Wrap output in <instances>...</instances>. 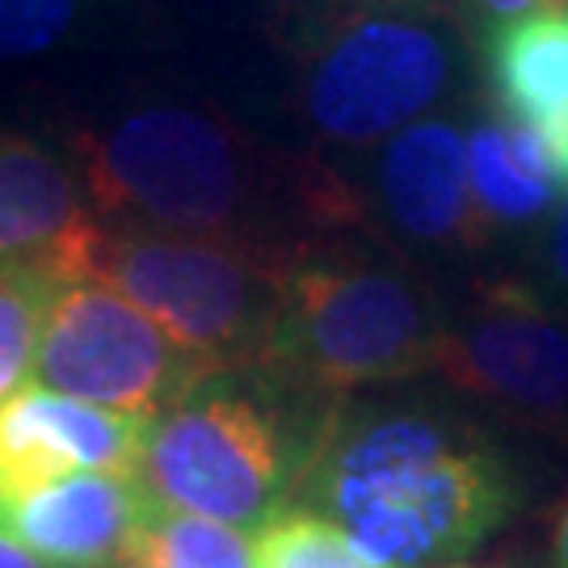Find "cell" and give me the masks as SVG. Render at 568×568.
Instances as JSON below:
<instances>
[{
  "label": "cell",
  "instance_id": "cell-21",
  "mask_svg": "<svg viewBox=\"0 0 568 568\" xmlns=\"http://www.w3.org/2000/svg\"><path fill=\"white\" fill-rule=\"evenodd\" d=\"M548 568H568V493L560 497V506H556V518H551Z\"/></svg>",
  "mask_w": 568,
  "mask_h": 568
},
{
  "label": "cell",
  "instance_id": "cell-5",
  "mask_svg": "<svg viewBox=\"0 0 568 568\" xmlns=\"http://www.w3.org/2000/svg\"><path fill=\"white\" fill-rule=\"evenodd\" d=\"M295 257L244 244L93 227L77 278L110 286L215 375L257 363Z\"/></svg>",
  "mask_w": 568,
  "mask_h": 568
},
{
  "label": "cell",
  "instance_id": "cell-11",
  "mask_svg": "<svg viewBox=\"0 0 568 568\" xmlns=\"http://www.w3.org/2000/svg\"><path fill=\"white\" fill-rule=\"evenodd\" d=\"M152 509L135 476L81 471L0 501V530L47 568H119Z\"/></svg>",
  "mask_w": 568,
  "mask_h": 568
},
{
  "label": "cell",
  "instance_id": "cell-19",
  "mask_svg": "<svg viewBox=\"0 0 568 568\" xmlns=\"http://www.w3.org/2000/svg\"><path fill=\"white\" fill-rule=\"evenodd\" d=\"M530 286H535L551 307L568 312V203H556L548 227H544Z\"/></svg>",
  "mask_w": 568,
  "mask_h": 568
},
{
  "label": "cell",
  "instance_id": "cell-12",
  "mask_svg": "<svg viewBox=\"0 0 568 568\" xmlns=\"http://www.w3.org/2000/svg\"><path fill=\"white\" fill-rule=\"evenodd\" d=\"M93 227L81 173L47 143L0 131V265L68 283Z\"/></svg>",
  "mask_w": 568,
  "mask_h": 568
},
{
  "label": "cell",
  "instance_id": "cell-18",
  "mask_svg": "<svg viewBox=\"0 0 568 568\" xmlns=\"http://www.w3.org/2000/svg\"><path fill=\"white\" fill-rule=\"evenodd\" d=\"M89 0H0V63L30 60L72 34Z\"/></svg>",
  "mask_w": 568,
  "mask_h": 568
},
{
  "label": "cell",
  "instance_id": "cell-10",
  "mask_svg": "<svg viewBox=\"0 0 568 568\" xmlns=\"http://www.w3.org/2000/svg\"><path fill=\"white\" fill-rule=\"evenodd\" d=\"M375 199L387 227L417 248H485L467 185V131L455 114H426L379 143Z\"/></svg>",
  "mask_w": 568,
  "mask_h": 568
},
{
  "label": "cell",
  "instance_id": "cell-2",
  "mask_svg": "<svg viewBox=\"0 0 568 568\" xmlns=\"http://www.w3.org/2000/svg\"><path fill=\"white\" fill-rule=\"evenodd\" d=\"M291 497L337 523L375 568H438L506 527L518 476L488 429L447 405L337 400Z\"/></svg>",
  "mask_w": 568,
  "mask_h": 568
},
{
  "label": "cell",
  "instance_id": "cell-20",
  "mask_svg": "<svg viewBox=\"0 0 568 568\" xmlns=\"http://www.w3.org/2000/svg\"><path fill=\"white\" fill-rule=\"evenodd\" d=\"M459 4H464V13L480 30H497V26L527 18V13H539V9H556L560 0H459Z\"/></svg>",
  "mask_w": 568,
  "mask_h": 568
},
{
  "label": "cell",
  "instance_id": "cell-7",
  "mask_svg": "<svg viewBox=\"0 0 568 568\" xmlns=\"http://www.w3.org/2000/svg\"><path fill=\"white\" fill-rule=\"evenodd\" d=\"M34 375L60 396L143 422L185 405L215 379L203 358L185 354L140 307L89 278L55 286L42 321Z\"/></svg>",
  "mask_w": 568,
  "mask_h": 568
},
{
  "label": "cell",
  "instance_id": "cell-23",
  "mask_svg": "<svg viewBox=\"0 0 568 568\" xmlns=\"http://www.w3.org/2000/svg\"><path fill=\"white\" fill-rule=\"evenodd\" d=\"M328 4H375V0H328Z\"/></svg>",
  "mask_w": 568,
  "mask_h": 568
},
{
  "label": "cell",
  "instance_id": "cell-16",
  "mask_svg": "<svg viewBox=\"0 0 568 568\" xmlns=\"http://www.w3.org/2000/svg\"><path fill=\"white\" fill-rule=\"evenodd\" d=\"M55 286L60 283L39 270L0 265V405L26 387V375L34 371L42 321Z\"/></svg>",
  "mask_w": 568,
  "mask_h": 568
},
{
  "label": "cell",
  "instance_id": "cell-6",
  "mask_svg": "<svg viewBox=\"0 0 568 568\" xmlns=\"http://www.w3.org/2000/svg\"><path fill=\"white\" fill-rule=\"evenodd\" d=\"M300 464H291L274 413L236 392H194L161 413L135 467L156 509L194 514L236 530H262L286 509Z\"/></svg>",
  "mask_w": 568,
  "mask_h": 568
},
{
  "label": "cell",
  "instance_id": "cell-13",
  "mask_svg": "<svg viewBox=\"0 0 568 568\" xmlns=\"http://www.w3.org/2000/svg\"><path fill=\"white\" fill-rule=\"evenodd\" d=\"M485 81L493 110L544 135L568 122V9H539L488 30Z\"/></svg>",
  "mask_w": 568,
  "mask_h": 568
},
{
  "label": "cell",
  "instance_id": "cell-4",
  "mask_svg": "<svg viewBox=\"0 0 568 568\" xmlns=\"http://www.w3.org/2000/svg\"><path fill=\"white\" fill-rule=\"evenodd\" d=\"M455 77L459 30L447 4H333L300 42L295 105L321 143L375 148L438 114Z\"/></svg>",
  "mask_w": 568,
  "mask_h": 568
},
{
  "label": "cell",
  "instance_id": "cell-17",
  "mask_svg": "<svg viewBox=\"0 0 568 568\" xmlns=\"http://www.w3.org/2000/svg\"><path fill=\"white\" fill-rule=\"evenodd\" d=\"M257 568H375L337 523L312 509H283L253 539Z\"/></svg>",
  "mask_w": 568,
  "mask_h": 568
},
{
  "label": "cell",
  "instance_id": "cell-9",
  "mask_svg": "<svg viewBox=\"0 0 568 568\" xmlns=\"http://www.w3.org/2000/svg\"><path fill=\"white\" fill-rule=\"evenodd\" d=\"M148 426L143 417L84 405L42 384L18 387L0 405V501L81 471L135 476Z\"/></svg>",
  "mask_w": 568,
  "mask_h": 568
},
{
  "label": "cell",
  "instance_id": "cell-1",
  "mask_svg": "<svg viewBox=\"0 0 568 568\" xmlns=\"http://www.w3.org/2000/svg\"><path fill=\"white\" fill-rule=\"evenodd\" d=\"M102 224L307 257L349 244L366 203L342 173L291 156L241 122L190 102H152L72 135Z\"/></svg>",
  "mask_w": 568,
  "mask_h": 568
},
{
  "label": "cell",
  "instance_id": "cell-15",
  "mask_svg": "<svg viewBox=\"0 0 568 568\" xmlns=\"http://www.w3.org/2000/svg\"><path fill=\"white\" fill-rule=\"evenodd\" d=\"M140 548L156 568H257L253 539L244 530L173 509H152Z\"/></svg>",
  "mask_w": 568,
  "mask_h": 568
},
{
  "label": "cell",
  "instance_id": "cell-8",
  "mask_svg": "<svg viewBox=\"0 0 568 568\" xmlns=\"http://www.w3.org/2000/svg\"><path fill=\"white\" fill-rule=\"evenodd\" d=\"M434 375L514 422L568 426V312L530 278L480 283L447 312Z\"/></svg>",
  "mask_w": 568,
  "mask_h": 568
},
{
  "label": "cell",
  "instance_id": "cell-24",
  "mask_svg": "<svg viewBox=\"0 0 568 568\" xmlns=\"http://www.w3.org/2000/svg\"><path fill=\"white\" fill-rule=\"evenodd\" d=\"M438 568H476V565H464V560H455V565H438Z\"/></svg>",
  "mask_w": 568,
  "mask_h": 568
},
{
  "label": "cell",
  "instance_id": "cell-14",
  "mask_svg": "<svg viewBox=\"0 0 568 568\" xmlns=\"http://www.w3.org/2000/svg\"><path fill=\"white\" fill-rule=\"evenodd\" d=\"M467 185L485 244L497 232L527 227L539 215H551L560 199V185L551 182L535 140L497 110L467 131Z\"/></svg>",
  "mask_w": 568,
  "mask_h": 568
},
{
  "label": "cell",
  "instance_id": "cell-22",
  "mask_svg": "<svg viewBox=\"0 0 568 568\" xmlns=\"http://www.w3.org/2000/svg\"><path fill=\"white\" fill-rule=\"evenodd\" d=\"M0 568H47V565H42V560H34V556L21 548V544H13V539L0 530Z\"/></svg>",
  "mask_w": 568,
  "mask_h": 568
},
{
  "label": "cell",
  "instance_id": "cell-3",
  "mask_svg": "<svg viewBox=\"0 0 568 568\" xmlns=\"http://www.w3.org/2000/svg\"><path fill=\"white\" fill-rule=\"evenodd\" d=\"M443 325L447 307L413 270L333 244L291 265L253 371L283 392L337 405L434 371Z\"/></svg>",
  "mask_w": 568,
  "mask_h": 568
}]
</instances>
